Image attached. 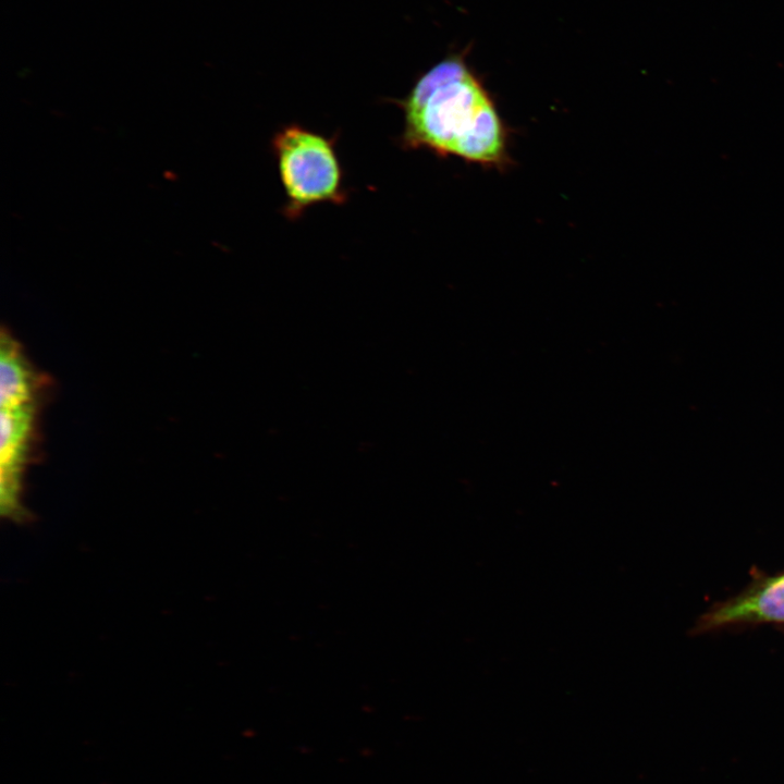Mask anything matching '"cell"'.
<instances>
[{
	"label": "cell",
	"mask_w": 784,
	"mask_h": 784,
	"mask_svg": "<svg viewBox=\"0 0 784 784\" xmlns=\"http://www.w3.org/2000/svg\"><path fill=\"white\" fill-rule=\"evenodd\" d=\"M35 376L17 342L5 331L0 342V403L12 407L34 401Z\"/></svg>",
	"instance_id": "5b68a950"
},
{
	"label": "cell",
	"mask_w": 784,
	"mask_h": 784,
	"mask_svg": "<svg viewBox=\"0 0 784 784\" xmlns=\"http://www.w3.org/2000/svg\"><path fill=\"white\" fill-rule=\"evenodd\" d=\"M34 419V401L12 407H1L0 470L3 504H17L20 475L26 461Z\"/></svg>",
	"instance_id": "3957f363"
},
{
	"label": "cell",
	"mask_w": 784,
	"mask_h": 784,
	"mask_svg": "<svg viewBox=\"0 0 784 784\" xmlns=\"http://www.w3.org/2000/svg\"><path fill=\"white\" fill-rule=\"evenodd\" d=\"M746 622H784V574L767 578L710 611L702 617L700 627L707 630Z\"/></svg>",
	"instance_id": "277c9868"
},
{
	"label": "cell",
	"mask_w": 784,
	"mask_h": 784,
	"mask_svg": "<svg viewBox=\"0 0 784 784\" xmlns=\"http://www.w3.org/2000/svg\"><path fill=\"white\" fill-rule=\"evenodd\" d=\"M271 148L286 198V218H298L314 205H341L346 200L332 138L293 123L274 134Z\"/></svg>",
	"instance_id": "7a4b0ae2"
},
{
	"label": "cell",
	"mask_w": 784,
	"mask_h": 784,
	"mask_svg": "<svg viewBox=\"0 0 784 784\" xmlns=\"http://www.w3.org/2000/svg\"><path fill=\"white\" fill-rule=\"evenodd\" d=\"M399 103L404 112V148H424L485 167L506 166L504 122L461 58L450 57L433 65Z\"/></svg>",
	"instance_id": "6da1fadb"
}]
</instances>
